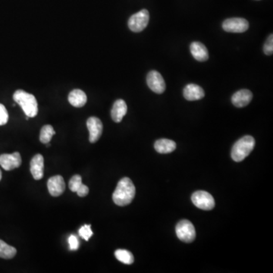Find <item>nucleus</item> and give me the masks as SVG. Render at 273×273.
<instances>
[{
    "label": "nucleus",
    "instance_id": "1",
    "mask_svg": "<svg viewBox=\"0 0 273 273\" xmlns=\"http://www.w3.org/2000/svg\"><path fill=\"white\" fill-rule=\"evenodd\" d=\"M135 186L129 178H123L118 181L112 194V200L116 205L125 207L132 202L135 197Z\"/></svg>",
    "mask_w": 273,
    "mask_h": 273
},
{
    "label": "nucleus",
    "instance_id": "2",
    "mask_svg": "<svg viewBox=\"0 0 273 273\" xmlns=\"http://www.w3.org/2000/svg\"><path fill=\"white\" fill-rule=\"evenodd\" d=\"M14 101L22 108L24 114L29 118H34L38 113L37 100L33 94H28L22 90L15 91Z\"/></svg>",
    "mask_w": 273,
    "mask_h": 273
},
{
    "label": "nucleus",
    "instance_id": "3",
    "mask_svg": "<svg viewBox=\"0 0 273 273\" xmlns=\"http://www.w3.org/2000/svg\"><path fill=\"white\" fill-rule=\"evenodd\" d=\"M254 146L255 140L252 136H244L233 146L231 158L235 162H241L252 152Z\"/></svg>",
    "mask_w": 273,
    "mask_h": 273
},
{
    "label": "nucleus",
    "instance_id": "4",
    "mask_svg": "<svg viewBox=\"0 0 273 273\" xmlns=\"http://www.w3.org/2000/svg\"><path fill=\"white\" fill-rule=\"evenodd\" d=\"M150 21V14L147 9H142L134 14L128 20V28L133 32L139 33L144 31Z\"/></svg>",
    "mask_w": 273,
    "mask_h": 273
},
{
    "label": "nucleus",
    "instance_id": "5",
    "mask_svg": "<svg viewBox=\"0 0 273 273\" xmlns=\"http://www.w3.org/2000/svg\"><path fill=\"white\" fill-rule=\"evenodd\" d=\"M177 237L183 242H193L196 238V231L194 225L188 220H181L177 224Z\"/></svg>",
    "mask_w": 273,
    "mask_h": 273
},
{
    "label": "nucleus",
    "instance_id": "6",
    "mask_svg": "<svg viewBox=\"0 0 273 273\" xmlns=\"http://www.w3.org/2000/svg\"><path fill=\"white\" fill-rule=\"evenodd\" d=\"M193 204L204 210H211L215 207V201L210 193L204 191H196L191 197Z\"/></svg>",
    "mask_w": 273,
    "mask_h": 273
},
{
    "label": "nucleus",
    "instance_id": "7",
    "mask_svg": "<svg viewBox=\"0 0 273 273\" xmlns=\"http://www.w3.org/2000/svg\"><path fill=\"white\" fill-rule=\"evenodd\" d=\"M224 31L229 33H244L249 28V23L241 18H231L222 23Z\"/></svg>",
    "mask_w": 273,
    "mask_h": 273
},
{
    "label": "nucleus",
    "instance_id": "8",
    "mask_svg": "<svg viewBox=\"0 0 273 273\" xmlns=\"http://www.w3.org/2000/svg\"><path fill=\"white\" fill-rule=\"evenodd\" d=\"M149 88L156 94H161L165 91V83L162 75L157 71H151L147 77Z\"/></svg>",
    "mask_w": 273,
    "mask_h": 273
},
{
    "label": "nucleus",
    "instance_id": "9",
    "mask_svg": "<svg viewBox=\"0 0 273 273\" xmlns=\"http://www.w3.org/2000/svg\"><path fill=\"white\" fill-rule=\"evenodd\" d=\"M21 165V157L19 153L0 155V165L6 171L18 168Z\"/></svg>",
    "mask_w": 273,
    "mask_h": 273
},
{
    "label": "nucleus",
    "instance_id": "10",
    "mask_svg": "<svg viewBox=\"0 0 273 273\" xmlns=\"http://www.w3.org/2000/svg\"><path fill=\"white\" fill-rule=\"evenodd\" d=\"M87 126L89 130L90 142L94 144L97 142L100 138L103 133V123L100 118L97 117H91L88 118L87 121Z\"/></svg>",
    "mask_w": 273,
    "mask_h": 273
},
{
    "label": "nucleus",
    "instance_id": "11",
    "mask_svg": "<svg viewBox=\"0 0 273 273\" xmlns=\"http://www.w3.org/2000/svg\"><path fill=\"white\" fill-rule=\"evenodd\" d=\"M49 193L53 197H58L63 194L65 189V183L61 175L51 177L47 182Z\"/></svg>",
    "mask_w": 273,
    "mask_h": 273
},
{
    "label": "nucleus",
    "instance_id": "12",
    "mask_svg": "<svg viewBox=\"0 0 273 273\" xmlns=\"http://www.w3.org/2000/svg\"><path fill=\"white\" fill-rule=\"evenodd\" d=\"M253 94L249 90H240L231 97V102L234 107L243 108L247 107L252 101Z\"/></svg>",
    "mask_w": 273,
    "mask_h": 273
},
{
    "label": "nucleus",
    "instance_id": "13",
    "mask_svg": "<svg viewBox=\"0 0 273 273\" xmlns=\"http://www.w3.org/2000/svg\"><path fill=\"white\" fill-rule=\"evenodd\" d=\"M184 98L188 101H199L205 97L204 89L197 84H190L183 91Z\"/></svg>",
    "mask_w": 273,
    "mask_h": 273
},
{
    "label": "nucleus",
    "instance_id": "14",
    "mask_svg": "<svg viewBox=\"0 0 273 273\" xmlns=\"http://www.w3.org/2000/svg\"><path fill=\"white\" fill-rule=\"evenodd\" d=\"M31 172L35 180H41L44 174V159L41 154H37L31 161Z\"/></svg>",
    "mask_w": 273,
    "mask_h": 273
},
{
    "label": "nucleus",
    "instance_id": "15",
    "mask_svg": "<svg viewBox=\"0 0 273 273\" xmlns=\"http://www.w3.org/2000/svg\"><path fill=\"white\" fill-rule=\"evenodd\" d=\"M128 111L126 103L123 100H117L114 103L113 107L111 109V116L115 122H121L123 117L126 115Z\"/></svg>",
    "mask_w": 273,
    "mask_h": 273
},
{
    "label": "nucleus",
    "instance_id": "16",
    "mask_svg": "<svg viewBox=\"0 0 273 273\" xmlns=\"http://www.w3.org/2000/svg\"><path fill=\"white\" fill-rule=\"evenodd\" d=\"M191 54L198 61H206L209 58V53L207 47L200 42H193L190 46Z\"/></svg>",
    "mask_w": 273,
    "mask_h": 273
},
{
    "label": "nucleus",
    "instance_id": "17",
    "mask_svg": "<svg viewBox=\"0 0 273 273\" xmlns=\"http://www.w3.org/2000/svg\"><path fill=\"white\" fill-rule=\"evenodd\" d=\"M68 101L74 107H83L88 101V97L85 93L81 90H73L68 95Z\"/></svg>",
    "mask_w": 273,
    "mask_h": 273
},
{
    "label": "nucleus",
    "instance_id": "18",
    "mask_svg": "<svg viewBox=\"0 0 273 273\" xmlns=\"http://www.w3.org/2000/svg\"><path fill=\"white\" fill-rule=\"evenodd\" d=\"M154 147L160 154H170L176 149V144L171 140L160 139L156 141Z\"/></svg>",
    "mask_w": 273,
    "mask_h": 273
},
{
    "label": "nucleus",
    "instance_id": "19",
    "mask_svg": "<svg viewBox=\"0 0 273 273\" xmlns=\"http://www.w3.org/2000/svg\"><path fill=\"white\" fill-rule=\"evenodd\" d=\"M16 253L15 247L8 245L2 240H0V258H13L16 255Z\"/></svg>",
    "mask_w": 273,
    "mask_h": 273
},
{
    "label": "nucleus",
    "instance_id": "20",
    "mask_svg": "<svg viewBox=\"0 0 273 273\" xmlns=\"http://www.w3.org/2000/svg\"><path fill=\"white\" fill-rule=\"evenodd\" d=\"M115 256L120 262L127 265L132 264L134 261V256L130 251L126 250L119 249L115 251Z\"/></svg>",
    "mask_w": 273,
    "mask_h": 273
},
{
    "label": "nucleus",
    "instance_id": "21",
    "mask_svg": "<svg viewBox=\"0 0 273 273\" xmlns=\"http://www.w3.org/2000/svg\"><path fill=\"white\" fill-rule=\"evenodd\" d=\"M55 134V131H54L52 125H44L41 131V134H40V141H41V142L43 143V144H48V143L51 142L53 137H54V135Z\"/></svg>",
    "mask_w": 273,
    "mask_h": 273
},
{
    "label": "nucleus",
    "instance_id": "22",
    "mask_svg": "<svg viewBox=\"0 0 273 273\" xmlns=\"http://www.w3.org/2000/svg\"><path fill=\"white\" fill-rule=\"evenodd\" d=\"M82 184V178H81V175H75L70 180L68 187H69V189L72 192H77L80 189Z\"/></svg>",
    "mask_w": 273,
    "mask_h": 273
},
{
    "label": "nucleus",
    "instance_id": "23",
    "mask_svg": "<svg viewBox=\"0 0 273 273\" xmlns=\"http://www.w3.org/2000/svg\"><path fill=\"white\" fill-rule=\"evenodd\" d=\"M78 232H79L80 236L87 241H89L90 238L94 234L92 230H91V225H87V224L81 227Z\"/></svg>",
    "mask_w": 273,
    "mask_h": 273
},
{
    "label": "nucleus",
    "instance_id": "24",
    "mask_svg": "<svg viewBox=\"0 0 273 273\" xmlns=\"http://www.w3.org/2000/svg\"><path fill=\"white\" fill-rule=\"evenodd\" d=\"M264 52L266 55H271L273 54V35L269 37L267 41H266L265 44L264 46Z\"/></svg>",
    "mask_w": 273,
    "mask_h": 273
},
{
    "label": "nucleus",
    "instance_id": "25",
    "mask_svg": "<svg viewBox=\"0 0 273 273\" xmlns=\"http://www.w3.org/2000/svg\"><path fill=\"white\" fill-rule=\"evenodd\" d=\"M8 113L4 105L0 104V126L4 125L8 122Z\"/></svg>",
    "mask_w": 273,
    "mask_h": 273
},
{
    "label": "nucleus",
    "instance_id": "26",
    "mask_svg": "<svg viewBox=\"0 0 273 273\" xmlns=\"http://www.w3.org/2000/svg\"><path fill=\"white\" fill-rule=\"evenodd\" d=\"M68 243H69L70 250L71 251H77L79 247V241L78 238L75 235H71L68 238Z\"/></svg>",
    "mask_w": 273,
    "mask_h": 273
},
{
    "label": "nucleus",
    "instance_id": "27",
    "mask_svg": "<svg viewBox=\"0 0 273 273\" xmlns=\"http://www.w3.org/2000/svg\"><path fill=\"white\" fill-rule=\"evenodd\" d=\"M76 193L79 197H86V196L88 195V193H89V188H88V186L83 184L80 189Z\"/></svg>",
    "mask_w": 273,
    "mask_h": 273
},
{
    "label": "nucleus",
    "instance_id": "28",
    "mask_svg": "<svg viewBox=\"0 0 273 273\" xmlns=\"http://www.w3.org/2000/svg\"><path fill=\"white\" fill-rule=\"evenodd\" d=\"M1 179H2V171L0 170V181H1Z\"/></svg>",
    "mask_w": 273,
    "mask_h": 273
}]
</instances>
